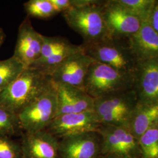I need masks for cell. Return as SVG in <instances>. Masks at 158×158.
<instances>
[{"label":"cell","instance_id":"cell-1","mask_svg":"<svg viewBox=\"0 0 158 158\" xmlns=\"http://www.w3.org/2000/svg\"><path fill=\"white\" fill-rule=\"evenodd\" d=\"M104 1L72 0V7L62 13L68 26L79 34L84 44L110 37L103 15Z\"/></svg>","mask_w":158,"mask_h":158},{"label":"cell","instance_id":"cell-2","mask_svg":"<svg viewBox=\"0 0 158 158\" xmlns=\"http://www.w3.org/2000/svg\"><path fill=\"white\" fill-rule=\"evenodd\" d=\"M49 74L36 68H26L0 92V106L18 114L52 85Z\"/></svg>","mask_w":158,"mask_h":158},{"label":"cell","instance_id":"cell-3","mask_svg":"<svg viewBox=\"0 0 158 158\" xmlns=\"http://www.w3.org/2000/svg\"><path fill=\"white\" fill-rule=\"evenodd\" d=\"M134 74L120 71L102 63L91 64L83 90L94 99L134 89Z\"/></svg>","mask_w":158,"mask_h":158},{"label":"cell","instance_id":"cell-4","mask_svg":"<svg viewBox=\"0 0 158 158\" xmlns=\"http://www.w3.org/2000/svg\"><path fill=\"white\" fill-rule=\"evenodd\" d=\"M85 54L96 62L135 74L138 62L128 44V38H107L92 44H82Z\"/></svg>","mask_w":158,"mask_h":158},{"label":"cell","instance_id":"cell-5","mask_svg":"<svg viewBox=\"0 0 158 158\" xmlns=\"http://www.w3.org/2000/svg\"><path fill=\"white\" fill-rule=\"evenodd\" d=\"M137 104L136 94L132 89L94 99V111L100 124L127 127L130 115Z\"/></svg>","mask_w":158,"mask_h":158},{"label":"cell","instance_id":"cell-6","mask_svg":"<svg viewBox=\"0 0 158 158\" xmlns=\"http://www.w3.org/2000/svg\"><path fill=\"white\" fill-rule=\"evenodd\" d=\"M56 91L53 83L42 95L17 114L23 132L46 130L57 115Z\"/></svg>","mask_w":158,"mask_h":158},{"label":"cell","instance_id":"cell-7","mask_svg":"<svg viewBox=\"0 0 158 158\" xmlns=\"http://www.w3.org/2000/svg\"><path fill=\"white\" fill-rule=\"evenodd\" d=\"M96 131L102 138V152L141 158L139 140L127 127L100 124Z\"/></svg>","mask_w":158,"mask_h":158},{"label":"cell","instance_id":"cell-8","mask_svg":"<svg viewBox=\"0 0 158 158\" xmlns=\"http://www.w3.org/2000/svg\"><path fill=\"white\" fill-rule=\"evenodd\" d=\"M102 138L90 131L59 139V158H102Z\"/></svg>","mask_w":158,"mask_h":158},{"label":"cell","instance_id":"cell-9","mask_svg":"<svg viewBox=\"0 0 158 158\" xmlns=\"http://www.w3.org/2000/svg\"><path fill=\"white\" fill-rule=\"evenodd\" d=\"M100 123L94 111L56 116L46 130L58 139L85 132L96 131Z\"/></svg>","mask_w":158,"mask_h":158},{"label":"cell","instance_id":"cell-10","mask_svg":"<svg viewBox=\"0 0 158 158\" xmlns=\"http://www.w3.org/2000/svg\"><path fill=\"white\" fill-rule=\"evenodd\" d=\"M103 15L110 36L128 38L141 27L140 20L120 6L116 0L104 1Z\"/></svg>","mask_w":158,"mask_h":158},{"label":"cell","instance_id":"cell-11","mask_svg":"<svg viewBox=\"0 0 158 158\" xmlns=\"http://www.w3.org/2000/svg\"><path fill=\"white\" fill-rule=\"evenodd\" d=\"M94 62L85 52H80L69 57L52 70L49 75L55 83L83 89L89 69Z\"/></svg>","mask_w":158,"mask_h":158},{"label":"cell","instance_id":"cell-12","mask_svg":"<svg viewBox=\"0 0 158 158\" xmlns=\"http://www.w3.org/2000/svg\"><path fill=\"white\" fill-rule=\"evenodd\" d=\"M134 90L138 104H158V58L138 63L134 74Z\"/></svg>","mask_w":158,"mask_h":158},{"label":"cell","instance_id":"cell-13","mask_svg":"<svg viewBox=\"0 0 158 158\" xmlns=\"http://www.w3.org/2000/svg\"><path fill=\"white\" fill-rule=\"evenodd\" d=\"M43 35L34 29L29 17L19 27L13 56L29 68L40 55L43 45Z\"/></svg>","mask_w":158,"mask_h":158},{"label":"cell","instance_id":"cell-14","mask_svg":"<svg viewBox=\"0 0 158 158\" xmlns=\"http://www.w3.org/2000/svg\"><path fill=\"white\" fill-rule=\"evenodd\" d=\"M21 138L22 158H59V139L47 130L23 132Z\"/></svg>","mask_w":158,"mask_h":158},{"label":"cell","instance_id":"cell-15","mask_svg":"<svg viewBox=\"0 0 158 158\" xmlns=\"http://www.w3.org/2000/svg\"><path fill=\"white\" fill-rule=\"evenodd\" d=\"M56 91L57 115L94 111V99L83 89L53 83Z\"/></svg>","mask_w":158,"mask_h":158},{"label":"cell","instance_id":"cell-16","mask_svg":"<svg viewBox=\"0 0 158 158\" xmlns=\"http://www.w3.org/2000/svg\"><path fill=\"white\" fill-rule=\"evenodd\" d=\"M128 42L138 62L158 58V34L149 21L142 23L138 32L128 38Z\"/></svg>","mask_w":158,"mask_h":158},{"label":"cell","instance_id":"cell-17","mask_svg":"<svg viewBox=\"0 0 158 158\" xmlns=\"http://www.w3.org/2000/svg\"><path fill=\"white\" fill-rule=\"evenodd\" d=\"M158 120L157 106L137 104L130 115L127 128L138 140Z\"/></svg>","mask_w":158,"mask_h":158},{"label":"cell","instance_id":"cell-18","mask_svg":"<svg viewBox=\"0 0 158 158\" xmlns=\"http://www.w3.org/2000/svg\"><path fill=\"white\" fill-rule=\"evenodd\" d=\"M25 69L13 55L5 60H0V92L12 83Z\"/></svg>","mask_w":158,"mask_h":158},{"label":"cell","instance_id":"cell-19","mask_svg":"<svg viewBox=\"0 0 158 158\" xmlns=\"http://www.w3.org/2000/svg\"><path fill=\"white\" fill-rule=\"evenodd\" d=\"M116 1L143 23L149 21L156 0H116Z\"/></svg>","mask_w":158,"mask_h":158},{"label":"cell","instance_id":"cell-20","mask_svg":"<svg viewBox=\"0 0 158 158\" xmlns=\"http://www.w3.org/2000/svg\"><path fill=\"white\" fill-rule=\"evenodd\" d=\"M141 158H158V120L139 138Z\"/></svg>","mask_w":158,"mask_h":158},{"label":"cell","instance_id":"cell-21","mask_svg":"<svg viewBox=\"0 0 158 158\" xmlns=\"http://www.w3.org/2000/svg\"><path fill=\"white\" fill-rule=\"evenodd\" d=\"M28 17L48 19L58 14L49 0H29L23 4Z\"/></svg>","mask_w":158,"mask_h":158},{"label":"cell","instance_id":"cell-22","mask_svg":"<svg viewBox=\"0 0 158 158\" xmlns=\"http://www.w3.org/2000/svg\"><path fill=\"white\" fill-rule=\"evenodd\" d=\"M23 132L17 114L0 106V135L21 136Z\"/></svg>","mask_w":158,"mask_h":158},{"label":"cell","instance_id":"cell-23","mask_svg":"<svg viewBox=\"0 0 158 158\" xmlns=\"http://www.w3.org/2000/svg\"><path fill=\"white\" fill-rule=\"evenodd\" d=\"M0 158H22L20 142L11 136L0 135Z\"/></svg>","mask_w":158,"mask_h":158},{"label":"cell","instance_id":"cell-24","mask_svg":"<svg viewBox=\"0 0 158 158\" xmlns=\"http://www.w3.org/2000/svg\"><path fill=\"white\" fill-rule=\"evenodd\" d=\"M58 13L67 11L72 7V0H49Z\"/></svg>","mask_w":158,"mask_h":158},{"label":"cell","instance_id":"cell-25","mask_svg":"<svg viewBox=\"0 0 158 158\" xmlns=\"http://www.w3.org/2000/svg\"><path fill=\"white\" fill-rule=\"evenodd\" d=\"M149 21L153 30L158 34V0H156Z\"/></svg>","mask_w":158,"mask_h":158},{"label":"cell","instance_id":"cell-26","mask_svg":"<svg viewBox=\"0 0 158 158\" xmlns=\"http://www.w3.org/2000/svg\"><path fill=\"white\" fill-rule=\"evenodd\" d=\"M102 158H134V157H131L130 156H127V155H114V154H111V155H103Z\"/></svg>","mask_w":158,"mask_h":158},{"label":"cell","instance_id":"cell-27","mask_svg":"<svg viewBox=\"0 0 158 158\" xmlns=\"http://www.w3.org/2000/svg\"><path fill=\"white\" fill-rule=\"evenodd\" d=\"M6 35L4 31V30L1 28H0V48L2 45L6 40Z\"/></svg>","mask_w":158,"mask_h":158},{"label":"cell","instance_id":"cell-28","mask_svg":"<svg viewBox=\"0 0 158 158\" xmlns=\"http://www.w3.org/2000/svg\"><path fill=\"white\" fill-rule=\"evenodd\" d=\"M156 106H157V107H158V104H157V105H156Z\"/></svg>","mask_w":158,"mask_h":158}]
</instances>
